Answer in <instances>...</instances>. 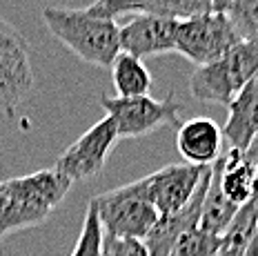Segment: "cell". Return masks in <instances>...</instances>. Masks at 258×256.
I'll return each instance as SVG.
<instances>
[{
	"label": "cell",
	"instance_id": "obj_1",
	"mask_svg": "<svg viewBox=\"0 0 258 256\" xmlns=\"http://www.w3.org/2000/svg\"><path fill=\"white\" fill-rule=\"evenodd\" d=\"M69 187L72 180L56 167L0 180V241L7 234L47 221Z\"/></svg>",
	"mask_w": 258,
	"mask_h": 256
},
{
	"label": "cell",
	"instance_id": "obj_2",
	"mask_svg": "<svg viewBox=\"0 0 258 256\" xmlns=\"http://www.w3.org/2000/svg\"><path fill=\"white\" fill-rule=\"evenodd\" d=\"M42 23L80 60L96 67H109L120 54V27L116 20L98 18L87 9L45 7Z\"/></svg>",
	"mask_w": 258,
	"mask_h": 256
},
{
	"label": "cell",
	"instance_id": "obj_3",
	"mask_svg": "<svg viewBox=\"0 0 258 256\" xmlns=\"http://www.w3.org/2000/svg\"><path fill=\"white\" fill-rule=\"evenodd\" d=\"M89 205L98 214L103 234L114 238L145 241L160 218L158 210L147 201L143 178L94 196Z\"/></svg>",
	"mask_w": 258,
	"mask_h": 256
},
{
	"label": "cell",
	"instance_id": "obj_4",
	"mask_svg": "<svg viewBox=\"0 0 258 256\" xmlns=\"http://www.w3.org/2000/svg\"><path fill=\"white\" fill-rule=\"evenodd\" d=\"M258 72V45L240 40L227 54L198 65L189 78V92L201 103L229 105L243 85Z\"/></svg>",
	"mask_w": 258,
	"mask_h": 256
},
{
	"label": "cell",
	"instance_id": "obj_5",
	"mask_svg": "<svg viewBox=\"0 0 258 256\" xmlns=\"http://www.w3.org/2000/svg\"><path fill=\"white\" fill-rule=\"evenodd\" d=\"M100 107L114 120L118 138H138L160 127H176L180 122L182 103H178L174 96L156 100L149 94L134 98L100 94Z\"/></svg>",
	"mask_w": 258,
	"mask_h": 256
},
{
	"label": "cell",
	"instance_id": "obj_6",
	"mask_svg": "<svg viewBox=\"0 0 258 256\" xmlns=\"http://www.w3.org/2000/svg\"><path fill=\"white\" fill-rule=\"evenodd\" d=\"M243 40L225 12H207L178 20L176 51L196 65H207Z\"/></svg>",
	"mask_w": 258,
	"mask_h": 256
},
{
	"label": "cell",
	"instance_id": "obj_7",
	"mask_svg": "<svg viewBox=\"0 0 258 256\" xmlns=\"http://www.w3.org/2000/svg\"><path fill=\"white\" fill-rule=\"evenodd\" d=\"M34 74L29 65L27 40L0 18V111L12 116L16 107L29 96Z\"/></svg>",
	"mask_w": 258,
	"mask_h": 256
},
{
	"label": "cell",
	"instance_id": "obj_8",
	"mask_svg": "<svg viewBox=\"0 0 258 256\" xmlns=\"http://www.w3.org/2000/svg\"><path fill=\"white\" fill-rule=\"evenodd\" d=\"M118 141L116 125L109 116L89 127L76 143H72L58 158L56 169L62 172L72 183L76 180H89L103 172L107 158Z\"/></svg>",
	"mask_w": 258,
	"mask_h": 256
},
{
	"label": "cell",
	"instance_id": "obj_9",
	"mask_svg": "<svg viewBox=\"0 0 258 256\" xmlns=\"http://www.w3.org/2000/svg\"><path fill=\"white\" fill-rule=\"evenodd\" d=\"M212 165H167V167L152 172L149 176H143L145 194L147 201L158 210L160 216H169L180 212L191 196L196 194L203 176L209 172Z\"/></svg>",
	"mask_w": 258,
	"mask_h": 256
},
{
	"label": "cell",
	"instance_id": "obj_10",
	"mask_svg": "<svg viewBox=\"0 0 258 256\" xmlns=\"http://www.w3.org/2000/svg\"><path fill=\"white\" fill-rule=\"evenodd\" d=\"M178 20L154 14H138L120 27V51L136 58L158 56L176 51Z\"/></svg>",
	"mask_w": 258,
	"mask_h": 256
},
{
	"label": "cell",
	"instance_id": "obj_11",
	"mask_svg": "<svg viewBox=\"0 0 258 256\" xmlns=\"http://www.w3.org/2000/svg\"><path fill=\"white\" fill-rule=\"evenodd\" d=\"M220 132L223 138L229 141L232 149H240V152H245L258 136V72L229 100L227 122Z\"/></svg>",
	"mask_w": 258,
	"mask_h": 256
},
{
	"label": "cell",
	"instance_id": "obj_12",
	"mask_svg": "<svg viewBox=\"0 0 258 256\" xmlns=\"http://www.w3.org/2000/svg\"><path fill=\"white\" fill-rule=\"evenodd\" d=\"M176 147L185 163L191 165H212L220 158L223 132L212 118L196 116L182 122L176 134Z\"/></svg>",
	"mask_w": 258,
	"mask_h": 256
},
{
	"label": "cell",
	"instance_id": "obj_13",
	"mask_svg": "<svg viewBox=\"0 0 258 256\" xmlns=\"http://www.w3.org/2000/svg\"><path fill=\"white\" fill-rule=\"evenodd\" d=\"M218 185L223 196L232 205L240 207L258 191L256 167L240 149H229L225 156L218 158Z\"/></svg>",
	"mask_w": 258,
	"mask_h": 256
},
{
	"label": "cell",
	"instance_id": "obj_14",
	"mask_svg": "<svg viewBox=\"0 0 258 256\" xmlns=\"http://www.w3.org/2000/svg\"><path fill=\"white\" fill-rule=\"evenodd\" d=\"M111 81H114L116 96L134 98V96H147L152 89V74L141 58L120 51L111 60Z\"/></svg>",
	"mask_w": 258,
	"mask_h": 256
},
{
	"label": "cell",
	"instance_id": "obj_15",
	"mask_svg": "<svg viewBox=\"0 0 258 256\" xmlns=\"http://www.w3.org/2000/svg\"><path fill=\"white\" fill-rule=\"evenodd\" d=\"M256 221H258V191L245 205L238 207L229 227L220 236L216 256H245L251 241V234H254Z\"/></svg>",
	"mask_w": 258,
	"mask_h": 256
},
{
	"label": "cell",
	"instance_id": "obj_16",
	"mask_svg": "<svg viewBox=\"0 0 258 256\" xmlns=\"http://www.w3.org/2000/svg\"><path fill=\"white\" fill-rule=\"evenodd\" d=\"M218 169H220V165L216 161L212 165V180H209L207 196H205V203H203L201 218H198V227L205 229L212 236H223L225 229L232 223L234 214L238 212V207L232 205V203L223 196V191H220Z\"/></svg>",
	"mask_w": 258,
	"mask_h": 256
},
{
	"label": "cell",
	"instance_id": "obj_17",
	"mask_svg": "<svg viewBox=\"0 0 258 256\" xmlns=\"http://www.w3.org/2000/svg\"><path fill=\"white\" fill-rule=\"evenodd\" d=\"M225 14L240 38L258 45V0H229Z\"/></svg>",
	"mask_w": 258,
	"mask_h": 256
},
{
	"label": "cell",
	"instance_id": "obj_18",
	"mask_svg": "<svg viewBox=\"0 0 258 256\" xmlns=\"http://www.w3.org/2000/svg\"><path fill=\"white\" fill-rule=\"evenodd\" d=\"M220 245V236H212L205 229L194 225L180 234V238L174 243L169 256H216Z\"/></svg>",
	"mask_w": 258,
	"mask_h": 256
},
{
	"label": "cell",
	"instance_id": "obj_19",
	"mask_svg": "<svg viewBox=\"0 0 258 256\" xmlns=\"http://www.w3.org/2000/svg\"><path fill=\"white\" fill-rule=\"evenodd\" d=\"M207 12H214V0H152L147 9V14L174 20H187Z\"/></svg>",
	"mask_w": 258,
	"mask_h": 256
},
{
	"label": "cell",
	"instance_id": "obj_20",
	"mask_svg": "<svg viewBox=\"0 0 258 256\" xmlns=\"http://www.w3.org/2000/svg\"><path fill=\"white\" fill-rule=\"evenodd\" d=\"M72 256H103V227H100L98 214L91 205H87L83 218V229H80L78 243L74 247Z\"/></svg>",
	"mask_w": 258,
	"mask_h": 256
},
{
	"label": "cell",
	"instance_id": "obj_21",
	"mask_svg": "<svg viewBox=\"0 0 258 256\" xmlns=\"http://www.w3.org/2000/svg\"><path fill=\"white\" fill-rule=\"evenodd\" d=\"M149 5L152 0H96L91 3L89 7H85L89 14L98 16V18H109V20H116V16H122V14H147Z\"/></svg>",
	"mask_w": 258,
	"mask_h": 256
},
{
	"label": "cell",
	"instance_id": "obj_22",
	"mask_svg": "<svg viewBox=\"0 0 258 256\" xmlns=\"http://www.w3.org/2000/svg\"><path fill=\"white\" fill-rule=\"evenodd\" d=\"M103 256H147V249L136 238H114L103 234Z\"/></svg>",
	"mask_w": 258,
	"mask_h": 256
},
{
	"label": "cell",
	"instance_id": "obj_23",
	"mask_svg": "<svg viewBox=\"0 0 258 256\" xmlns=\"http://www.w3.org/2000/svg\"><path fill=\"white\" fill-rule=\"evenodd\" d=\"M245 156L251 161V165L256 167V176H258V136L251 141V145L245 149Z\"/></svg>",
	"mask_w": 258,
	"mask_h": 256
},
{
	"label": "cell",
	"instance_id": "obj_24",
	"mask_svg": "<svg viewBox=\"0 0 258 256\" xmlns=\"http://www.w3.org/2000/svg\"><path fill=\"white\" fill-rule=\"evenodd\" d=\"M245 256H258V221H256L254 234H251V241H249V247H247Z\"/></svg>",
	"mask_w": 258,
	"mask_h": 256
},
{
	"label": "cell",
	"instance_id": "obj_25",
	"mask_svg": "<svg viewBox=\"0 0 258 256\" xmlns=\"http://www.w3.org/2000/svg\"><path fill=\"white\" fill-rule=\"evenodd\" d=\"M229 5V0H214V12H225Z\"/></svg>",
	"mask_w": 258,
	"mask_h": 256
}]
</instances>
